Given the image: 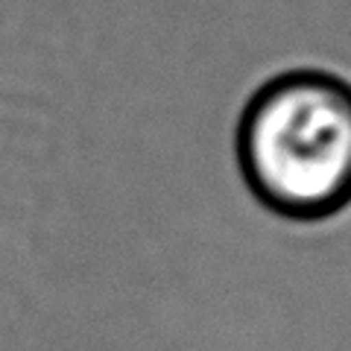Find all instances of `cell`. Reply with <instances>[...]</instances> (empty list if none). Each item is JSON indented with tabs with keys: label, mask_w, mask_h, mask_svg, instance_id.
I'll return each mask as SVG.
<instances>
[{
	"label": "cell",
	"mask_w": 351,
	"mask_h": 351,
	"mask_svg": "<svg viewBox=\"0 0 351 351\" xmlns=\"http://www.w3.org/2000/svg\"><path fill=\"white\" fill-rule=\"evenodd\" d=\"M237 161L263 208L325 219L351 205V88L319 71L284 73L252 97Z\"/></svg>",
	"instance_id": "obj_1"
}]
</instances>
